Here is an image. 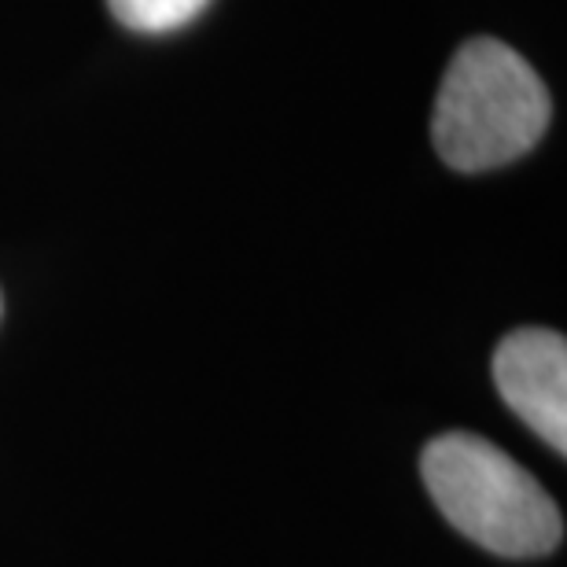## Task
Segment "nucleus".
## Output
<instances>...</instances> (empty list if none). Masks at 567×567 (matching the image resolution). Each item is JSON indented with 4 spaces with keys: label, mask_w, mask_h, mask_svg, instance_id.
Segmentation results:
<instances>
[{
    "label": "nucleus",
    "mask_w": 567,
    "mask_h": 567,
    "mask_svg": "<svg viewBox=\"0 0 567 567\" xmlns=\"http://www.w3.org/2000/svg\"><path fill=\"white\" fill-rule=\"evenodd\" d=\"M505 405L564 457L567 453V343L553 328H516L494 354Z\"/></svg>",
    "instance_id": "nucleus-3"
},
{
    "label": "nucleus",
    "mask_w": 567,
    "mask_h": 567,
    "mask_svg": "<svg viewBox=\"0 0 567 567\" xmlns=\"http://www.w3.org/2000/svg\"><path fill=\"white\" fill-rule=\"evenodd\" d=\"M0 313H4V299H0Z\"/></svg>",
    "instance_id": "nucleus-5"
},
{
    "label": "nucleus",
    "mask_w": 567,
    "mask_h": 567,
    "mask_svg": "<svg viewBox=\"0 0 567 567\" xmlns=\"http://www.w3.org/2000/svg\"><path fill=\"white\" fill-rule=\"evenodd\" d=\"M546 82L505 41L475 38L446 66L431 141L442 163L464 174L505 166L527 155L549 126Z\"/></svg>",
    "instance_id": "nucleus-1"
},
{
    "label": "nucleus",
    "mask_w": 567,
    "mask_h": 567,
    "mask_svg": "<svg viewBox=\"0 0 567 567\" xmlns=\"http://www.w3.org/2000/svg\"><path fill=\"white\" fill-rule=\"evenodd\" d=\"M427 494L464 538L508 560L546 557L560 546L564 519L524 464L468 431H450L424 450Z\"/></svg>",
    "instance_id": "nucleus-2"
},
{
    "label": "nucleus",
    "mask_w": 567,
    "mask_h": 567,
    "mask_svg": "<svg viewBox=\"0 0 567 567\" xmlns=\"http://www.w3.org/2000/svg\"><path fill=\"white\" fill-rule=\"evenodd\" d=\"M210 0H107L111 16L122 27L141 30V33H169L188 27L192 19H199L207 11Z\"/></svg>",
    "instance_id": "nucleus-4"
}]
</instances>
